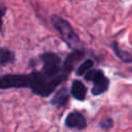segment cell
I'll list each match as a JSON object with an SVG mask.
<instances>
[{
  "label": "cell",
  "mask_w": 132,
  "mask_h": 132,
  "mask_svg": "<svg viewBox=\"0 0 132 132\" xmlns=\"http://www.w3.org/2000/svg\"><path fill=\"white\" fill-rule=\"evenodd\" d=\"M67 77L50 78L42 71H33L29 74H5L1 76V89L30 88L33 93L41 97L51 95L56 88L65 81Z\"/></svg>",
  "instance_id": "6da1fadb"
},
{
  "label": "cell",
  "mask_w": 132,
  "mask_h": 132,
  "mask_svg": "<svg viewBox=\"0 0 132 132\" xmlns=\"http://www.w3.org/2000/svg\"><path fill=\"white\" fill-rule=\"evenodd\" d=\"M51 21H52L53 26L56 28V30L59 32L60 36L64 40V42L70 48H72L73 51L81 50L82 42L79 39V37L77 36V34L73 31V29L71 28V26L69 25V23L67 21H65L64 19H62L56 14L52 15Z\"/></svg>",
  "instance_id": "7a4b0ae2"
},
{
  "label": "cell",
  "mask_w": 132,
  "mask_h": 132,
  "mask_svg": "<svg viewBox=\"0 0 132 132\" xmlns=\"http://www.w3.org/2000/svg\"><path fill=\"white\" fill-rule=\"evenodd\" d=\"M43 62L42 72L50 78H60L67 77L68 74L63 71V64H61V59L55 53H44L40 56Z\"/></svg>",
  "instance_id": "3957f363"
},
{
  "label": "cell",
  "mask_w": 132,
  "mask_h": 132,
  "mask_svg": "<svg viewBox=\"0 0 132 132\" xmlns=\"http://www.w3.org/2000/svg\"><path fill=\"white\" fill-rule=\"evenodd\" d=\"M65 125L69 128H75L77 130H84L87 127L86 118L78 111H72L68 113L65 120Z\"/></svg>",
  "instance_id": "277c9868"
},
{
  "label": "cell",
  "mask_w": 132,
  "mask_h": 132,
  "mask_svg": "<svg viewBox=\"0 0 132 132\" xmlns=\"http://www.w3.org/2000/svg\"><path fill=\"white\" fill-rule=\"evenodd\" d=\"M84 55L85 54H84V52L81 50H74L72 53H70L66 57V59H65V61L63 63V71H64V73L69 74L73 70L74 65L84 58Z\"/></svg>",
  "instance_id": "5b68a950"
},
{
  "label": "cell",
  "mask_w": 132,
  "mask_h": 132,
  "mask_svg": "<svg viewBox=\"0 0 132 132\" xmlns=\"http://www.w3.org/2000/svg\"><path fill=\"white\" fill-rule=\"evenodd\" d=\"M68 100H69V93H68L67 89L61 88L54 95V97L51 100V103L56 107H63L67 104Z\"/></svg>",
  "instance_id": "8992f818"
},
{
  "label": "cell",
  "mask_w": 132,
  "mask_h": 132,
  "mask_svg": "<svg viewBox=\"0 0 132 132\" xmlns=\"http://www.w3.org/2000/svg\"><path fill=\"white\" fill-rule=\"evenodd\" d=\"M71 95L76 100H85L87 95V88L80 80H74L71 86Z\"/></svg>",
  "instance_id": "52a82bcc"
},
{
  "label": "cell",
  "mask_w": 132,
  "mask_h": 132,
  "mask_svg": "<svg viewBox=\"0 0 132 132\" xmlns=\"http://www.w3.org/2000/svg\"><path fill=\"white\" fill-rule=\"evenodd\" d=\"M108 86H109V80L107 77H105V75H103L94 81V85L92 88V94L95 96L100 95L108 89Z\"/></svg>",
  "instance_id": "ba28073f"
},
{
  "label": "cell",
  "mask_w": 132,
  "mask_h": 132,
  "mask_svg": "<svg viewBox=\"0 0 132 132\" xmlns=\"http://www.w3.org/2000/svg\"><path fill=\"white\" fill-rule=\"evenodd\" d=\"M111 47H112V50H113L116 56H117L120 60H122L123 62H126V63H132V56H131L129 53H127V52L121 50V48L119 47V44H118L117 42L113 41V42L111 43Z\"/></svg>",
  "instance_id": "9c48e42d"
},
{
  "label": "cell",
  "mask_w": 132,
  "mask_h": 132,
  "mask_svg": "<svg viewBox=\"0 0 132 132\" xmlns=\"http://www.w3.org/2000/svg\"><path fill=\"white\" fill-rule=\"evenodd\" d=\"M14 60V55L11 51L2 47L0 50V63L1 65H5L7 63H11Z\"/></svg>",
  "instance_id": "30bf717a"
},
{
  "label": "cell",
  "mask_w": 132,
  "mask_h": 132,
  "mask_svg": "<svg viewBox=\"0 0 132 132\" xmlns=\"http://www.w3.org/2000/svg\"><path fill=\"white\" fill-rule=\"evenodd\" d=\"M103 75H104V73H103L102 70H100V69H91V70H89L85 73V78H86V80H89V81L91 80V81L94 82L95 80H97L98 78H100Z\"/></svg>",
  "instance_id": "8fae6325"
},
{
  "label": "cell",
  "mask_w": 132,
  "mask_h": 132,
  "mask_svg": "<svg viewBox=\"0 0 132 132\" xmlns=\"http://www.w3.org/2000/svg\"><path fill=\"white\" fill-rule=\"evenodd\" d=\"M93 65H94V62H93V60H91V59H88V60L84 61V62L79 65V67L77 68L76 74H77V75H81V74L86 73L87 71H89V70L93 67Z\"/></svg>",
  "instance_id": "7c38bea8"
},
{
  "label": "cell",
  "mask_w": 132,
  "mask_h": 132,
  "mask_svg": "<svg viewBox=\"0 0 132 132\" xmlns=\"http://www.w3.org/2000/svg\"><path fill=\"white\" fill-rule=\"evenodd\" d=\"M99 125H100V127H101L102 129L108 130V129H110V128L112 127L113 122H112V119H111V118H105V119L101 120V122H100Z\"/></svg>",
  "instance_id": "4fadbf2b"
}]
</instances>
